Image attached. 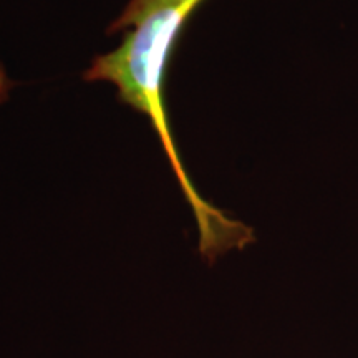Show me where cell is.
I'll use <instances>...</instances> for the list:
<instances>
[{
    "label": "cell",
    "mask_w": 358,
    "mask_h": 358,
    "mask_svg": "<svg viewBox=\"0 0 358 358\" xmlns=\"http://www.w3.org/2000/svg\"><path fill=\"white\" fill-rule=\"evenodd\" d=\"M203 2L204 0H129L110 27V32H124L123 42L116 50L95 58L85 78L115 85L123 103L150 118L182 194L194 214L199 232V254L206 262L214 264L227 250L244 249L252 243L254 231L201 198L174 145L163 96L164 78L174 45L186 22Z\"/></svg>",
    "instance_id": "cell-1"
},
{
    "label": "cell",
    "mask_w": 358,
    "mask_h": 358,
    "mask_svg": "<svg viewBox=\"0 0 358 358\" xmlns=\"http://www.w3.org/2000/svg\"><path fill=\"white\" fill-rule=\"evenodd\" d=\"M13 87L12 80L8 78L6 69L0 65V106L3 105L8 100V95H10V90Z\"/></svg>",
    "instance_id": "cell-2"
}]
</instances>
